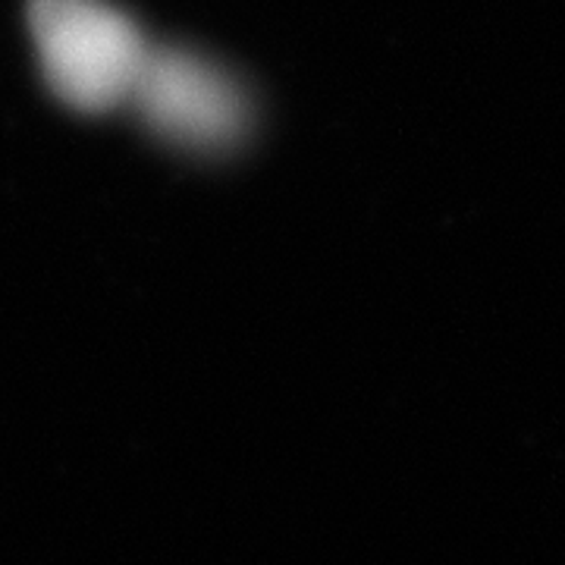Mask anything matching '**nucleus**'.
<instances>
[{
  "mask_svg": "<svg viewBox=\"0 0 565 565\" xmlns=\"http://www.w3.org/2000/svg\"><path fill=\"white\" fill-rule=\"evenodd\" d=\"M29 29L57 102L107 114L132 98L151 44L126 10L107 0H29Z\"/></svg>",
  "mask_w": 565,
  "mask_h": 565,
  "instance_id": "nucleus-1",
  "label": "nucleus"
},
{
  "mask_svg": "<svg viewBox=\"0 0 565 565\" xmlns=\"http://www.w3.org/2000/svg\"><path fill=\"white\" fill-rule=\"evenodd\" d=\"M129 102L161 139L185 151H230L252 129L243 85L185 47H148Z\"/></svg>",
  "mask_w": 565,
  "mask_h": 565,
  "instance_id": "nucleus-2",
  "label": "nucleus"
}]
</instances>
